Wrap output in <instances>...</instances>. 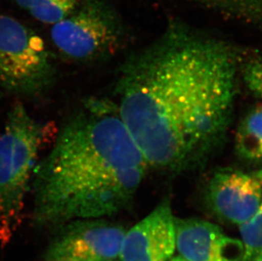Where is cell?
Wrapping results in <instances>:
<instances>
[{
    "mask_svg": "<svg viewBox=\"0 0 262 261\" xmlns=\"http://www.w3.org/2000/svg\"><path fill=\"white\" fill-rule=\"evenodd\" d=\"M243 50L174 19L122 62L115 104L149 168L188 171L220 148L233 121Z\"/></svg>",
    "mask_w": 262,
    "mask_h": 261,
    "instance_id": "cell-1",
    "label": "cell"
},
{
    "mask_svg": "<svg viewBox=\"0 0 262 261\" xmlns=\"http://www.w3.org/2000/svg\"><path fill=\"white\" fill-rule=\"evenodd\" d=\"M148 169L115 102L87 99L35 166V224L59 227L114 215L131 204Z\"/></svg>",
    "mask_w": 262,
    "mask_h": 261,
    "instance_id": "cell-2",
    "label": "cell"
},
{
    "mask_svg": "<svg viewBox=\"0 0 262 261\" xmlns=\"http://www.w3.org/2000/svg\"><path fill=\"white\" fill-rule=\"evenodd\" d=\"M57 129L53 122L32 117L17 101L8 112L0 135V243L12 239L23 220L26 196L40 151L55 140Z\"/></svg>",
    "mask_w": 262,
    "mask_h": 261,
    "instance_id": "cell-3",
    "label": "cell"
},
{
    "mask_svg": "<svg viewBox=\"0 0 262 261\" xmlns=\"http://www.w3.org/2000/svg\"><path fill=\"white\" fill-rule=\"evenodd\" d=\"M50 37L63 56L89 63L106 59L121 50L126 30L108 0H81L73 12L53 25Z\"/></svg>",
    "mask_w": 262,
    "mask_h": 261,
    "instance_id": "cell-4",
    "label": "cell"
},
{
    "mask_svg": "<svg viewBox=\"0 0 262 261\" xmlns=\"http://www.w3.org/2000/svg\"><path fill=\"white\" fill-rule=\"evenodd\" d=\"M56 71L42 38L10 15L0 14V86L35 97L52 86Z\"/></svg>",
    "mask_w": 262,
    "mask_h": 261,
    "instance_id": "cell-5",
    "label": "cell"
},
{
    "mask_svg": "<svg viewBox=\"0 0 262 261\" xmlns=\"http://www.w3.org/2000/svg\"><path fill=\"white\" fill-rule=\"evenodd\" d=\"M105 218L67 222L48 249L46 261L75 258L86 261L120 260L126 229Z\"/></svg>",
    "mask_w": 262,
    "mask_h": 261,
    "instance_id": "cell-6",
    "label": "cell"
},
{
    "mask_svg": "<svg viewBox=\"0 0 262 261\" xmlns=\"http://www.w3.org/2000/svg\"><path fill=\"white\" fill-rule=\"evenodd\" d=\"M262 200L260 170H221L213 174L205 191V200L213 214L236 226L249 222Z\"/></svg>",
    "mask_w": 262,
    "mask_h": 261,
    "instance_id": "cell-7",
    "label": "cell"
},
{
    "mask_svg": "<svg viewBox=\"0 0 262 261\" xmlns=\"http://www.w3.org/2000/svg\"><path fill=\"white\" fill-rule=\"evenodd\" d=\"M176 250L175 216L166 198L126 231L120 261H168Z\"/></svg>",
    "mask_w": 262,
    "mask_h": 261,
    "instance_id": "cell-8",
    "label": "cell"
},
{
    "mask_svg": "<svg viewBox=\"0 0 262 261\" xmlns=\"http://www.w3.org/2000/svg\"><path fill=\"white\" fill-rule=\"evenodd\" d=\"M176 250L188 261H243L241 240L228 236L211 222L175 217Z\"/></svg>",
    "mask_w": 262,
    "mask_h": 261,
    "instance_id": "cell-9",
    "label": "cell"
},
{
    "mask_svg": "<svg viewBox=\"0 0 262 261\" xmlns=\"http://www.w3.org/2000/svg\"><path fill=\"white\" fill-rule=\"evenodd\" d=\"M235 150L243 160L262 162V104L256 102L240 120L235 133Z\"/></svg>",
    "mask_w": 262,
    "mask_h": 261,
    "instance_id": "cell-10",
    "label": "cell"
},
{
    "mask_svg": "<svg viewBox=\"0 0 262 261\" xmlns=\"http://www.w3.org/2000/svg\"><path fill=\"white\" fill-rule=\"evenodd\" d=\"M239 23L262 29V0H188Z\"/></svg>",
    "mask_w": 262,
    "mask_h": 261,
    "instance_id": "cell-11",
    "label": "cell"
},
{
    "mask_svg": "<svg viewBox=\"0 0 262 261\" xmlns=\"http://www.w3.org/2000/svg\"><path fill=\"white\" fill-rule=\"evenodd\" d=\"M31 16L45 24L55 25L64 20L81 0H12Z\"/></svg>",
    "mask_w": 262,
    "mask_h": 261,
    "instance_id": "cell-12",
    "label": "cell"
},
{
    "mask_svg": "<svg viewBox=\"0 0 262 261\" xmlns=\"http://www.w3.org/2000/svg\"><path fill=\"white\" fill-rule=\"evenodd\" d=\"M239 77L256 102L262 104V50L244 48Z\"/></svg>",
    "mask_w": 262,
    "mask_h": 261,
    "instance_id": "cell-13",
    "label": "cell"
},
{
    "mask_svg": "<svg viewBox=\"0 0 262 261\" xmlns=\"http://www.w3.org/2000/svg\"><path fill=\"white\" fill-rule=\"evenodd\" d=\"M262 178V168L259 169ZM241 241L245 247L243 261H253L262 251V200L254 216L239 227Z\"/></svg>",
    "mask_w": 262,
    "mask_h": 261,
    "instance_id": "cell-14",
    "label": "cell"
},
{
    "mask_svg": "<svg viewBox=\"0 0 262 261\" xmlns=\"http://www.w3.org/2000/svg\"><path fill=\"white\" fill-rule=\"evenodd\" d=\"M53 261H86L82 259H75V258H62V259H55Z\"/></svg>",
    "mask_w": 262,
    "mask_h": 261,
    "instance_id": "cell-15",
    "label": "cell"
},
{
    "mask_svg": "<svg viewBox=\"0 0 262 261\" xmlns=\"http://www.w3.org/2000/svg\"><path fill=\"white\" fill-rule=\"evenodd\" d=\"M168 261H188L186 260L185 259H183V257H181L180 255H177V256H172L171 259H169Z\"/></svg>",
    "mask_w": 262,
    "mask_h": 261,
    "instance_id": "cell-16",
    "label": "cell"
},
{
    "mask_svg": "<svg viewBox=\"0 0 262 261\" xmlns=\"http://www.w3.org/2000/svg\"><path fill=\"white\" fill-rule=\"evenodd\" d=\"M253 261H262V251L260 252V254Z\"/></svg>",
    "mask_w": 262,
    "mask_h": 261,
    "instance_id": "cell-17",
    "label": "cell"
},
{
    "mask_svg": "<svg viewBox=\"0 0 262 261\" xmlns=\"http://www.w3.org/2000/svg\"><path fill=\"white\" fill-rule=\"evenodd\" d=\"M0 98H1V94H0Z\"/></svg>",
    "mask_w": 262,
    "mask_h": 261,
    "instance_id": "cell-18",
    "label": "cell"
},
{
    "mask_svg": "<svg viewBox=\"0 0 262 261\" xmlns=\"http://www.w3.org/2000/svg\"><path fill=\"white\" fill-rule=\"evenodd\" d=\"M113 261H120V260H113Z\"/></svg>",
    "mask_w": 262,
    "mask_h": 261,
    "instance_id": "cell-19",
    "label": "cell"
}]
</instances>
